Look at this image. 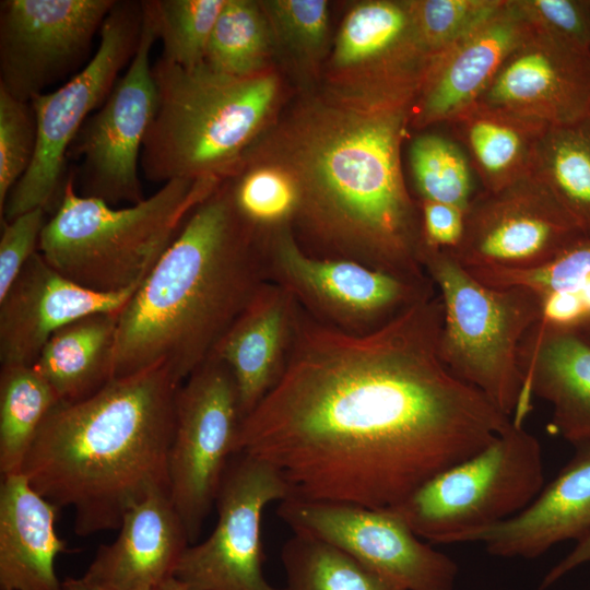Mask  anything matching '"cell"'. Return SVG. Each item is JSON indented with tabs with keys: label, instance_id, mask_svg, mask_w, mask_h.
Here are the masks:
<instances>
[{
	"label": "cell",
	"instance_id": "8fae6325",
	"mask_svg": "<svg viewBox=\"0 0 590 590\" xmlns=\"http://www.w3.org/2000/svg\"><path fill=\"white\" fill-rule=\"evenodd\" d=\"M269 280L286 288L317 320L347 333L379 329L418 299L436 292L346 259L310 255L290 229L280 228L267 248Z\"/></svg>",
	"mask_w": 590,
	"mask_h": 590
},
{
	"label": "cell",
	"instance_id": "f1b7e54d",
	"mask_svg": "<svg viewBox=\"0 0 590 590\" xmlns=\"http://www.w3.org/2000/svg\"><path fill=\"white\" fill-rule=\"evenodd\" d=\"M58 403L52 388L34 366H1V476L22 472L43 422Z\"/></svg>",
	"mask_w": 590,
	"mask_h": 590
},
{
	"label": "cell",
	"instance_id": "3957f363",
	"mask_svg": "<svg viewBox=\"0 0 590 590\" xmlns=\"http://www.w3.org/2000/svg\"><path fill=\"white\" fill-rule=\"evenodd\" d=\"M179 386L156 366L114 378L84 400L59 402L21 473L59 509L73 510L76 534L118 529L129 509L168 492Z\"/></svg>",
	"mask_w": 590,
	"mask_h": 590
},
{
	"label": "cell",
	"instance_id": "f546056e",
	"mask_svg": "<svg viewBox=\"0 0 590 590\" xmlns=\"http://www.w3.org/2000/svg\"><path fill=\"white\" fill-rule=\"evenodd\" d=\"M281 560L287 590H404L341 548L305 533L294 532L284 543Z\"/></svg>",
	"mask_w": 590,
	"mask_h": 590
},
{
	"label": "cell",
	"instance_id": "e0dca14e",
	"mask_svg": "<svg viewBox=\"0 0 590 590\" xmlns=\"http://www.w3.org/2000/svg\"><path fill=\"white\" fill-rule=\"evenodd\" d=\"M477 102L548 126L574 122L590 113V51L532 27Z\"/></svg>",
	"mask_w": 590,
	"mask_h": 590
},
{
	"label": "cell",
	"instance_id": "4dcf8cb0",
	"mask_svg": "<svg viewBox=\"0 0 590 590\" xmlns=\"http://www.w3.org/2000/svg\"><path fill=\"white\" fill-rule=\"evenodd\" d=\"M260 7L249 0H226L206 48L204 62L210 68L239 78L262 73L270 33Z\"/></svg>",
	"mask_w": 590,
	"mask_h": 590
},
{
	"label": "cell",
	"instance_id": "52a82bcc",
	"mask_svg": "<svg viewBox=\"0 0 590 590\" xmlns=\"http://www.w3.org/2000/svg\"><path fill=\"white\" fill-rule=\"evenodd\" d=\"M421 262L444 307L442 362L504 414L523 423L518 352L527 332L542 319V296L522 286L484 285L449 250L422 246Z\"/></svg>",
	"mask_w": 590,
	"mask_h": 590
},
{
	"label": "cell",
	"instance_id": "f6af8a7d",
	"mask_svg": "<svg viewBox=\"0 0 590 590\" xmlns=\"http://www.w3.org/2000/svg\"><path fill=\"white\" fill-rule=\"evenodd\" d=\"M574 327L583 338L590 342V314L582 317Z\"/></svg>",
	"mask_w": 590,
	"mask_h": 590
},
{
	"label": "cell",
	"instance_id": "30bf717a",
	"mask_svg": "<svg viewBox=\"0 0 590 590\" xmlns=\"http://www.w3.org/2000/svg\"><path fill=\"white\" fill-rule=\"evenodd\" d=\"M243 415L228 366L210 357L177 389L168 456V495L196 542L232 457Z\"/></svg>",
	"mask_w": 590,
	"mask_h": 590
},
{
	"label": "cell",
	"instance_id": "74e56055",
	"mask_svg": "<svg viewBox=\"0 0 590 590\" xmlns=\"http://www.w3.org/2000/svg\"><path fill=\"white\" fill-rule=\"evenodd\" d=\"M282 39L299 52L321 49L328 28V4L321 0H276L263 2Z\"/></svg>",
	"mask_w": 590,
	"mask_h": 590
},
{
	"label": "cell",
	"instance_id": "d590c367",
	"mask_svg": "<svg viewBox=\"0 0 590 590\" xmlns=\"http://www.w3.org/2000/svg\"><path fill=\"white\" fill-rule=\"evenodd\" d=\"M506 0L411 1L417 36L432 57L498 11Z\"/></svg>",
	"mask_w": 590,
	"mask_h": 590
},
{
	"label": "cell",
	"instance_id": "2e32d148",
	"mask_svg": "<svg viewBox=\"0 0 590 590\" xmlns=\"http://www.w3.org/2000/svg\"><path fill=\"white\" fill-rule=\"evenodd\" d=\"M117 0H2L0 87L31 102L75 71Z\"/></svg>",
	"mask_w": 590,
	"mask_h": 590
},
{
	"label": "cell",
	"instance_id": "d6a6232c",
	"mask_svg": "<svg viewBox=\"0 0 590 590\" xmlns=\"http://www.w3.org/2000/svg\"><path fill=\"white\" fill-rule=\"evenodd\" d=\"M226 0H149L161 58L184 68L204 62L210 37Z\"/></svg>",
	"mask_w": 590,
	"mask_h": 590
},
{
	"label": "cell",
	"instance_id": "ab89813d",
	"mask_svg": "<svg viewBox=\"0 0 590 590\" xmlns=\"http://www.w3.org/2000/svg\"><path fill=\"white\" fill-rule=\"evenodd\" d=\"M47 210L36 208L2 223L0 238V298L11 287L27 261L38 251Z\"/></svg>",
	"mask_w": 590,
	"mask_h": 590
},
{
	"label": "cell",
	"instance_id": "d4e9b609",
	"mask_svg": "<svg viewBox=\"0 0 590 590\" xmlns=\"http://www.w3.org/2000/svg\"><path fill=\"white\" fill-rule=\"evenodd\" d=\"M59 508L23 473L0 485V590H63L56 557L68 551L55 530Z\"/></svg>",
	"mask_w": 590,
	"mask_h": 590
},
{
	"label": "cell",
	"instance_id": "603a6c76",
	"mask_svg": "<svg viewBox=\"0 0 590 590\" xmlns=\"http://www.w3.org/2000/svg\"><path fill=\"white\" fill-rule=\"evenodd\" d=\"M119 529L117 539L98 548L82 576L104 590H156L174 576L190 543L167 491L129 509Z\"/></svg>",
	"mask_w": 590,
	"mask_h": 590
},
{
	"label": "cell",
	"instance_id": "60d3db41",
	"mask_svg": "<svg viewBox=\"0 0 590 590\" xmlns=\"http://www.w3.org/2000/svg\"><path fill=\"white\" fill-rule=\"evenodd\" d=\"M422 246L453 250L464 229V210L440 202L420 201Z\"/></svg>",
	"mask_w": 590,
	"mask_h": 590
},
{
	"label": "cell",
	"instance_id": "7dc6e473",
	"mask_svg": "<svg viewBox=\"0 0 590 590\" xmlns=\"http://www.w3.org/2000/svg\"><path fill=\"white\" fill-rule=\"evenodd\" d=\"M590 1V0H589Z\"/></svg>",
	"mask_w": 590,
	"mask_h": 590
},
{
	"label": "cell",
	"instance_id": "7c38bea8",
	"mask_svg": "<svg viewBox=\"0 0 590 590\" xmlns=\"http://www.w3.org/2000/svg\"><path fill=\"white\" fill-rule=\"evenodd\" d=\"M288 498L290 488L274 467L236 452L216 496L214 530L186 547L173 577L187 590H287L264 578L261 519L270 503Z\"/></svg>",
	"mask_w": 590,
	"mask_h": 590
},
{
	"label": "cell",
	"instance_id": "836d02e7",
	"mask_svg": "<svg viewBox=\"0 0 590 590\" xmlns=\"http://www.w3.org/2000/svg\"><path fill=\"white\" fill-rule=\"evenodd\" d=\"M225 185L238 213L255 227L278 225L297 213L299 189L284 167L250 166L231 169ZM223 178V179H224Z\"/></svg>",
	"mask_w": 590,
	"mask_h": 590
},
{
	"label": "cell",
	"instance_id": "e575fe53",
	"mask_svg": "<svg viewBox=\"0 0 590 590\" xmlns=\"http://www.w3.org/2000/svg\"><path fill=\"white\" fill-rule=\"evenodd\" d=\"M467 270L484 285L495 288L522 286L542 297L554 292L579 291L590 280V238H582L548 262L533 269Z\"/></svg>",
	"mask_w": 590,
	"mask_h": 590
},
{
	"label": "cell",
	"instance_id": "ac0fdd59",
	"mask_svg": "<svg viewBox=\"0 0 590 590\" xmlns=\"http://www.w3.org/2000/svg\"><path fill=\"white\" fill-rule=\"evenodd\" d=\"M137 290H88L57 271L37 251L0 298L1 366H33L58 330L93 314L120 311Z\"/></svg>",
	"mask_w": 590,
	"mask_h": 590
},
{
	"label": "cell",
	"instance_id": "ffe728a7",
	"mask_svg": "<svg viewBox=\"0 0 590 590\" xmlns=\"http://www.w3.org/2000/svg\"><path fill=\"white\" fill-rule=\"evenodd\" d=\"M430 56L416 33L411 1L375 0L346 15L334 47L337 68L365 74L366 90L415 98Z\"/></svg>",
	"mask_w": 590,
	"mask_h": 590
},
{
	"label": "cell",
	"instance_id": "277c9868",
	"mask_svg": "<svg viewBox=\"0 0 590 590\" xmlns=\"http://www.w3.org/2000/svg\"><path fill=\"white\" fill-rule=\"evenodd\" d=\"M220 185L119 312L114 378L167 367L181 385L269 280L266 244Z\"/></svg>",
	"mask_w": 590,
	"mask_h": 590
},
{
	"label": "cell",
	"instance_id": "8992f818",
	"mask_svg": "<svg viewBox=\"0 0 590 590\" xmlns=\"http://www.w3.org/2000/svg\"><path fill=\"white\" fill-rule=\"evenodd\" d=\"M67 181L38 251L57 271L103 293L138 288L221 178L175 179L127 208L79 194Z\"/></svg>",
	"mask_w": 590,
	"mask_h": 590
},
{
	"label": "cell",
	"instance_id": "7402d4cb",
	"mask_svg": "<svg viewBox=\"0 0 590 590\" xmlns=\"http://www.w3.org/2000/svg\"><path fill=\"white\" fill-rule=\"evenodd\" d=\"M522 402L532 397L552 406L548 430L570 444L590 436V342L571 326L536 322L518 352Z\"/></svg>",
	"mask_w": 590,
	"mask_h": 590
},
{
	"label": "cell",
	"instance_id": "cb8c5ba5",
	"mask_svg": "<svg viewBox=\"0 0 590 590\" xmlns=\"http://www.w3.org/2000/svg\"><path fill=\"white\" fill-rule=\"evenodd\" d=\"M299 305L283 286L266 281L215 346L231 369L243 420L280 380L294 339Z\"/></svg>",
	"mask_w": 590,
	"mask_h": 590
},
{
	"label": "cell",
	"instance_id": "ba28073f",
	"mask_svg": "<svg viewBox=\"0 0 590 590\" xmlns=\"http://www.w3.org/2000/svg\"><path fill=\"white\" fill-rule=\"evenodd\" d=\"M544 486L539 439L511 421L494 440L392 509L430 544L462 543L526 509Z\"/></svg>",
	"mask_w": 590,
	"mask_h": 590
},
{
	"label": "cell",
	"instance_id": "5bb4252c",
	"mask_svg": "<svg viewBox=\"0 0 590 590\" xmlns=\"http://www.w3.org/2000/svg\"><path fill=\"white\" fill-rule=\"evenodd\" d=\"M278 515L294 532L333 544L404 590H455L456 562L392 509L290 498Z\"/></svg>",
	"mask_w": 590,
	"mask_h": 590
},
{
	"label": "cell",
	"instance_id": "7a4b0ae2",
	"mask_svg": "<svg viewBox=\"0 0 590 590\" xmlns=\"http://www.w3.org/2000/svg\"><path fill=\"white\" fill-rule=\"evenodd\" d=\"M411 106L365 91L355 102L314 108L285 169L299 189L297 213L324 247L320 258L426 284L432 281L421 262V208L400 163Z\"/></svg>",
	"mask_w": 590,
	"mask_h": 590
},
{
	"label": "cell",
	"instance_id": "4fadbf2b",
	"mask_svg": "<svg viewBox=\"0 0 590 590\" xmlns=\"http://www.w3.org/2000/svg\"><path fill=\"white\" fill-rule=\"evenodd\" d=\"M142 4V31L132 60L104 104L87 118L68 152L81 158L79 194L109 205H131L144 199L139 165L157 105L150 60L157 35L146 1Z\"/></svg>",
	"mask_w": 590,
	"mask_h": 590
},
{
	"label": "cell",
	"instance_id": "44dd1931",
	"mask_svg": "<svg viewBox=\"0 0 590 590\" xmlns=\"http://www.w3.org/2000/svg\"><path fill=\"white\" fill-rule=\"evenodd\" d=\"M574 455L534 500L515 517L473 533L491 555L533 559L565 541L590 534V436L571 444Z\"/></svg>",
	"mask_w": 590,
	"mask_h": 590
},
{
	"label": "cell",
	"instance_id": "bcb514c9",
	"mask_svg": "<svg viewBox=\"0 0 590 590\" xmlns=\"http://www.w3.org/2000/svg\"><path fill=\"white\" fill-rule=\"evenodd\" d=\"M156 590H187V588L176 578L170 577L165 580Z\"/></svg>",
	"mask_w": 590,
	"mask_h": 590
},
{
	"label": "cell",
	"instance_id": "6da1fadb",
	"mask_svg": "<svg viewBox=\"0 0 590 590\" xmlns=\"http://www.w3.org/2000/svg\"><path fill=\"white\" fill-rule=\"evenodd\" d=\"M442 322L436 292L365 334L299 306L283 374L243 420L236 452L274 467L294 499L398 506L512 421L445 365Z\"/></svg>",
	"mask_w": 590,
	"mask_h": 590
},
{
	"label": "cell",
	"instance_id": "5b68a950",
	"mask_svg": "<svg viewBox=\"0 0 590 590\" xmlns=\"http://www.w3.org/2000/svg\"><path fill=\"white\" fill-rule=\"evenodd\" d=\"M157 90L140 167L149 181L223 179L247 152L273 105L278 83L259 73L239 78L205 62L184 68L158 58Z\"/></svg>",
	"mask_w": 590,
	"mask_h": 590
},
{
	"label": "cell",
	"instance_id": "4316f807",
	"mask_svg": "<svg viewBox=\"0 0 590 590\" xmlns=\"http://www.w3.org/2000/svg\"><path fill=\"white\" fill-rule=\"evenodd\" d=\"M119 312H98L52 334L33 365L59 402L84 400L114 379Z\"/></svg>",
	"mask_w": 590,
	"mask_h": 590
},
{
	"label": "cell",
	"instance_id": "484cf974",
	"mask_svg": "<svg viewBox=\"0 0 590 590\" xmlns=\"http://www.w3.org/2000/svg\"><path fill=\"white\" fill-rule=\"evenodd\" d=\"M446 123L477 175L482 190H499L531 170L539 141L548 125L482 102L459 111Z\"/></svg>",
	"mask_w": 590,
	"mask_h": 590
},
{
	"label": "cell",
	"instance_id": "83f0119b",
	"mask_svg": "<svg viewBox=\"0 0 590 590\" xmlns=\"http://www.w3.org/2000/svg\"><path fill=\"white\" fill-rule=\"evenodd\" d=\"M530 173L590 238V113L574 122L548 126Z\"/></svg>",
	"mask_w": 590,
	"mask_h": 590
},
{
	"label": "cell",
	"instance_id": "ee69618b",
	"mask_svg": "<svg viewBox=\"0 0 590 590\" xmlns=\"http://www.w3.org/2000/svg\"><path fill=\"white\" fill-rule=\"evenodd\" d=\"M62 589L63 590H104L99 587H96L85 581L82 577L67 578L66 580L62 581Z\"/></svg>",
	"mask_w": 590,
	"mask_h": 590
},
{
	"label": "cell",
	"instance_id": "1f68e13d",
	"mask_svg": "<svg viewBox=\"0 0 590 590\" xmlns=\"http://www.w3.org/2000/svg\"><path fill=\"white\" fill-rule=\"evenodd\" d=\"M410 164L420 201H433L467 210L475 191L472 166L459 143L426 133L410 149Z\"/></svg>",
	"mask_w": 590,
	"mask_h": 590
},
{
	"label": "cell",
	"instance_id": "7bdbcfd3",
	"mask_svg": "<svg viewBox=\"0 0 590 590\" xmlns=\"http://www.w3.org/2000/svg\"><path fill=\"white\" fill-rule=\"evenodd\" d=\"M590 563V534L577 542L574 548L544 576L539 590H545L574 569Z\"/></svg>",
	"mask_w": 590,
	"mask_h": 590
},
{
	"label": "cell",
	"instance_id": "b9f144b4",
	"mask_svg": "<svg viewBox=\"0 0 590 590\" xmlns=\"http://www.w3.org/2000/svg\"><path fill=\"white\" fill-rule=\"evenodd\" d=\"M588 314L578 291L554 292L542 297V320L557 326H574Z\"/></svg>",
	"mask_w": 590,
	"mask_h": 590
},
{
	"label": "cell",
	"instance_id": "9a60e30c",
	"mask_svg": "<svg viewBox=\"0 0 590 590\" xmlns=\"http://www.w3.org/2000/svg\"><path fill=\"white\" fill-rule=\"evenodd\" d=\"M586 238L552 192L531 173L496 191H479L450 252L465 269L540 267Z\"/></svg>",
	"mask_w": 590,
	"mask_h": 590
},
{
	"label": "cell",
	"instance_id": "8d00e7d4",
	"mask_svg": "<svg viewBox=\"0 0 590 590\" xmlns=\"http://www.w3.org/2000/svg\"><path fill=\"white\" fill-rule=\"evenodd\" d=\"M37 125L31 102L0 87V211L27 172L36 151Z\"/></svg>",
	"mask_w": 590,
	"mask_h": 590
},
{
	"label": "cell",
	"instance_id": "d6986e66",
	"mask_svg": "<svg viewBox=\"0 0 590 590\" xmlns=\"http://www.w3.org/2000/svg\"><path fill=\"white\" fill-rule=\"evenodd\" d=\"M531 28L516 0H506L492 16L432 57L409 122L416 128L447 122L477 102Z\"/></svg>",
	"mask_w": 590,
	"mask_h": 590
},
{
	"label": "cell",
	"instance_id": "f35d334b",
	"mask_svg": "<svg viewBox=\"0 0 590 590\" xmlns=\"http://www.w3.org/2000/svg\"><path fill=\"white\" fill-rule=\"evenodd\" d=\"M529 24L590 51L589 0H516Z\"/></svg>",
	"mask_w": 590,
	"mask_h": 590
},
{
	"label": "cell",
	"instance_id": "9c48e42d",
	"mask_svg": "<svg viewBox=\"0 0 590 590\" xmlns=\"http://www.w3.org/2000/svg\"><path fill=\"white\" fill-rule=\"evenodd\" d=\"M143 23L142 1H116L101 28L95 54L81 71L52 92L35 96L37 144L27 172L0 211L1 223L36 208L59 204L67 181L69 149L81 128L106 101L132 60Z\"/></svg>",
	"mask_w": 590,
	"mask_h": 590
}]
</instances>
